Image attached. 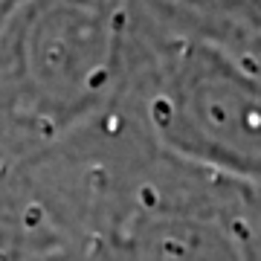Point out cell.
<instances>
[{
  "label": "cell",
  "instance_id": "cell-1",
  "mask_svg": "<svg viewBox=\"0 0 261 261\" xmlns=\"http://www.w3.org/2000/svg\"><path fill=\"white\" fill-rule=\"evenodd\" d=\"M142 0H18L0 23V154L29 160L119 108Z\"/></svg>",
  "mask_w": 261,
  "mask_h": 261
},
{
  "label": "cell",
  "instance_id": "cell-2",
  "mask_svg": "<svg viewBox=\"0 0 261 261\" xmlns=\"http://www.w3.org/2000/svg\"><path fill=\"white\" fill-rule=\"evenodd\" d=\"M119 108L174 157L261 189V75L145 3Z\"/></svg>",
  "mask_w": 261,
  "mask_h": 261
},
{
  "label": "cell",
  "instance_id": "cell-3",
  "mask_svg": "<svg viewBox=\"0 0 261 261\" xmlns=\"http://www.w3.org/2000/svg\"><path fill=\"white\" fill-rule=\"evenodd\" d=\"M0 261H49V238L23 160L0 154Z\"/></svg>",
  "mask_w": 261,
  "mask_h": 261
},
{
  "label": "cell",
  "instance_id": "cell-4",
  "mask_svg": "<svg viewBox=\"0 0 261 261\" xmlns=\"http://www.w3.org/2000/svg\"><path fill=\"white\" fill-rule=\"evenodd\" d=\"M15 6H18V0H0V23L9 18V12L15 9Z\"/></svg>",
  "mask_w": 261,
  "mask_h": 261
}]
</instances>
